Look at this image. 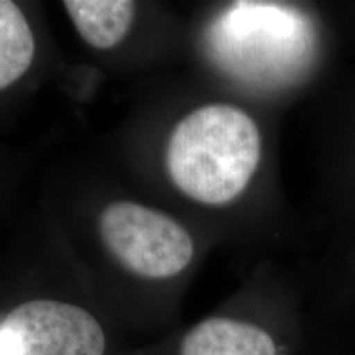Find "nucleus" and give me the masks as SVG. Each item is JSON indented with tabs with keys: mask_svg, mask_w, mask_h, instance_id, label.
<instances>
[{
	"mask_svg": "<svg viewBox=\"0 0 355 355\" xmlns=\"http://www.w3.org/2000/svg\"><path fill=\"white\" fill-rule=\"evenodd\" d=\"M260 157V132L250 115L229 104H209L175 127L166 146V168L186 196L220 206L245 191Z\"/></svg>",
	"mask_w": 355,
	"mask_h": 355,
	"instance_id": "f257e3e1",
	"label": "nucleus"
},
{
	"mask_svg": "<svg viewBox=\"0 0 355 355\" xmlns=\"http://www.w3.org/2000/svg\"><path fill=\"white\" fill-rule=\"evenodd\" d=\"M207 51L237 81L272 87L303 73L314 53L309 20L296 8L270 2H235L207 30Z\"/></svg>",
	"mask_w": 355,
	"mask_h": 355,
	"instance_id": "f03ea898",
	"label": "nucleus"
},
{
	"mask_svg": "<svg viewBox=\"0 0 355 355\" xmlns=\"http://www.w3.org/2000/svg\"><path fill=\"white\" fill-rule=\"evenodd\" d=\"M101 237L128 272L144 278H171L193 260L189 234L163 214L137 202H112L102 211Z\"/></svg>",
	"mask_w": 355,
	"mask_h": 355,
	"instance_id": "7ed1b4c3",
	"label": "nucleus"
},
{
	"mask_svg": "<svg viewBox=\"0 0 355 355\" xmlns=\"http://www.w3.org/2000/svg\"><path fill=\"white\" fill-rule=\"evenodd\" d=\"M19 355H104L105 336L97 319L79 306L33 300L17 306L2 324Z\"/></svg>",
	"mask_w": 355,
	"mask_h": 355,
	"instance_id": "20e7f679",
	"label": "nucleus"
},
{
	"mask_svg": "<svg viewBox=\"0 0 355 355\" xmlns=\"http://www.w3.org/2000/svg\"><path fill=\"white\" fill-rule=\"evenodd\" d=\"M180 355H277L272 336L248 322L211 318L184 336Z\"/></svg>",
	"mask_w": 355,
	"mask_h": 355,
	"instance_id": "39448f33",
	"label": "nucleus"
},
{
	"mask_svg": "<svg viewBox=\"0 0 355 355\" xmlns=\"http://www.w3.org/2000/svg\"><path fill=\"white\" fill-rule=\"evenodd\" d=\"M63 6L84 42L109 50L127 37L135 3L128 0H64Z\"/></svg>",
	"mask_w": 355,
	"mask_h": 355,
	"instance_id": "423d86ee",
	"label": "nucleus"
},
{
	"mask_svg": "<svg viewBox=\"0 0 355 355\" xmlns=\"http://www.w3.org/2000/svg\"><path fill=\"white\" fill-rule=\"evenodd\" d=\"M35 38L17 3L0 0V89L12 86L33 61Z\"/></svg>",
	"mask_w": 355,
	"mask_h": 355,
	"instance_id": "0eeeda50",
	"label": "nucleus"
},
{
	"mask_svg": "<svg viewBox=\"0 0 355 355\" xmlns=\"http://www.w3.org/2000/svg\"><path fill=\"white\" fill-rule=\"evenodd\" d=\"M0 355H19L15 340L3 326H0Z\"/></svg>",
	"mask_w": 355,
	"mask_h": 355,
	"instance_id": "6e6552de",
	"label": "nucleus"
}]
</instances>
